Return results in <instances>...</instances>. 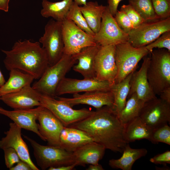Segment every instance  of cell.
<instances>
[{
	"label": "cell",
	"instance_id": "45",
	"mask_svg": "<svg viewBox=\"0 0 170 170\" xmlns=\"http://www.w3.org/2000/svg\"><path fill=\"white\" fill-rule=\"evenodd\" d=\"M87 170H104L101 165L98 164H90L86 169Z\"/></svg>",
	"mask_w": 170,
	"mask_h": 170
},
{
	"label": "cell",
	"instance_id": "42",
	"mask_svg": "<svg viewBox=\"0 0 170 170\" xmlns=\"http://www.w3.org/2000/svg\"><path fill=\"white\" fill-rule=\"evenodd\" d=\"M160 98L170 104V88L165 90L159 95Z\"/></svg>",
	"mask_w": 170,
	"mask_h": 170
},
{
	"label": "cell",
	"instance_id": "41",
	"mask_svg": "<svg viewBox=\"0 0 170 170\" xmlns=\"http://www.w3.org/2000/svg\"><path fill=\"white\" fill-rule=\"evenodd\" d=\"M10 170H32L31 166L26 162L20 160L15 166L9 169Z\"/></svg>",
	"mask_w": 170,
	"mask_h": 170
},
{
	"label": "cell",
	"instance_id": "15",
	"mask_svg": "<svg viewBox=\"0 0 170 170\" xmlns=\"http://www.w3.org/2000/svg\"><path fill=\"white\" fill-rule=\"evenodd\" d=\"M37 120L39 131L48 145L60 146V137L64 128L60 121L47 108L42 106Z\"/></svg>",
	"mask_w": 170,
	"mask_h": 170
},
{
	"label": "cell",
	"instance_id": "13",
	"mask_svg": "<svg viewBox=\"0 0 170 170\" xmlns=\"http://www.w3.org/2000/svg\"><path fill=\"white\" fill-rule=\"evenodd\" d=\"M115 50V45L101 46L95 60V77L112 84L115 83L117 73Z\"/></svg>",
	"mask_w": 170,
	"mask_h": 170
},
{
	"label": "cell",
	"instance_id": "26",
	"mask_svg": "<svg viewBox=\"0 0 170 170\" xmlns=\"http://www.w3.org/2000/svg\"><path fill=\"white\" fill-rule=\"evenodd\" d=\"M147 153V150L145 148H132L128 143L123 150L122 156L118 159L110 160L109 165L113 168L131 170L135 162L145 156Z\"/></svg>",
	"mask_w": 170,
	"mask_h": 170
},
{
	"label": "cell",
	"instance_id": "27",
	"mask_svg": "<svg viewBox=\"0 0 170 170\" xmlns=\"http://www.w3.org/2000/svg\"><path fill=\"white\" fill-rule=\"evenodd\" d=\"M9 71L8 80L0 87L2 96L18 91L27 85H31L35 79L31 75L17 69Z\"/></svg>",
	"mask_w": 170,
	"mask_h": 170
},
{
	"label": "cell",
	"instance_id": "37",
	"mask_svg": "<svg viewBox=\"0 0 170 170\" xmlns=\"http://www.w3.org/2000/svg\"><path fill=\"white\" fill-rule=\"evenodd\" d=\"M114 16L119 26L126 33L128 34L133 28L129 19L123 11L117 10Z\"/></svg>",
	"mask_w": 170,
	"mask_h": 170
},
{
	"label": "cell",
	"instance_id": "12",
	"mask_svg": "<svg viewBox=\"0 0 170 170\" xmlns=\"http://www.w3.org/2000/svg\"><path fill=\"white\" fill-rule=\"evenodd\" d=\"M139 116L152 129L170 122V104L156 98L145 102Z\"/></svg>",
	"mask_w": 170,
	"mask_h": 170
},
{
	"label": "cell",
	"instance_id": "22",
	"mask_svg": "<svg viewBox=\"0 0 170 170\" xmlns=\"http://www.w3.org/2000/svg\"><path fill=\"white\" fill-rule=\"evenodd\" d=\"M93 142V139L85 131L70 127H64L60 137V146L71 152Z\"/></svg>",
	"mask_w": 170,
	"mask_h": 170
},
{
	"label": "cell",
	"instance_id": "31",
	"mask_svg": "<svg viewBox=\"0 0 170 170\" xmlns=\"http://www.w3.org/2000/svg\"><path fill=\"white\" fill-rule=\"evenodd\" d=\"M131 5L145 21L160 19L156 14L151 0H128Z\"/></svg>",
	"mask_w": 170,
	"mask_h": 170
},
{
	"label": "cell",
	"instance_id": "10",
	"mask_svg": "<svg viewBox=\"0 0 170 170\" xmlns=\"http://www.w3.org/2000/svg\"><path fill=\"white\" fill-rule=\"evenodd\" d=\"M62 29L64 54L73 55L85 47L97 44L93 36L81 29L70 20L66 19L62 22Z\"/></svg>",
	"mask_w": 170,
	"mask_h": 170
},
{
	"label": "cell",
	"instance_id": "20",
	"mask_svg": "<svg viewBox=\"0 0 170 170\" xmlns=\"http://www.w3.org/2000/svg\"><path fill=\"white\" fill-rule=\"evenodd\" d=\"M56 97L72 107L76 105L86 104L93 106L96 109L105 106L111 107L114 101L113 94L110 90L87 92L82 94L76 93L73 94L72 98Z\"/></svg>",
	"mask_w": 170,
	"mask_h": 170
},
{
	"label": "cell",
	"instance_id": "21",
	"mask_svg": "<svg viewBox=\"0 0 170 170\" xmlns=\"http://www.w3.org/2000/svg\"><path fill=\"white\" fill-rule=\"evenodd\" d=\"M100 45L98 44L85 47L78 53L72 55L78 61L73 70L81 74L84 78L95 77V60Z\"/></svg>",
	"mask_w": 170,
	"mask_h": 170
},
{
	"label": "cell",
	"instance_id": "39",
	"mask_svg": "<svg viewBox=\"0 0 170 170\" xmlns=\"http://www.w3.org/2000/svg\"><path fill=\"white\" fill-rule=\"evenodd\" d=\"M150 162L156 164H162L166 166L167 164H170V151L167 150L165 152L158 154L150 158Z\"/></svg>",
	"mask_w": 170,
	"mask_h": 170
},
{
	"label": "cell",
	"instance_id": "32",
	"mask_svg": "<svg viewBox=\"0 0 170 170\" xmlns=\"http://www.w3.org/2000/svg\"><path fill=\"white\" fill-rule=\"evenodd\" d=\"M66 19L72 21L77 26L89 35L94 37L95 33L91 30L83 15L80 7L73 2L67 14Z\"/></svg>",
	"mask_w": 170,
	"mask_h": 170
},
{
	"label": "cell",
	"instance_id": "33",
	"mask_svg": "<svg viewBox=\"0 0 170 170\" xmlns=\"http://www.w3.org/2000/svg\"><path fill=\"white\" fill-rule=\"evenodd\" d=\"M154 144L159 142L170 145V127L167 123L153 129L150 141Z\"/></svg>",
	"mask_w": 170,
	"mask_h": 170
},
{
	"label": "cell",
	"instance_id": "7",
	"mask_svg": "<svg viewBox=\"0 0 170 170\" xmlns=\"http://www.w3.org/2000/svg\"><path fill=\"white\" fill-rule=\"evenodd\" d=\"M40 101L41 105L51 111L65 127L84 119L94 112L86 108L74 109L64 101L41 94Z\"/></svg>",
	"mask_w": 170,
	"mask_h": 170
},
{
	"label": "cell",
	"instance_id": "17",
	"mask_svg": "<svg viewBox=\"0 0 170 170\" xmlns=\"http://www.w3.org/2000/svg\"><path fill=\"white\" fill-rule=\"evenodd\" d=\"M41 94L29 85L18 91L2 95L0 100L14 109H31L41 105Z\"/></svg>",
	"mask_w": 170,
	"mask_h": 170
},
{
	"label": "cell",
	"instance_id": "47",
	"mask_svg": "<svg viewBox=\"0 0 170 170\" xmlns=\"http://www.w3.org/2000/svg\"><path fill=\"white\" fill-rule=\"evenodd\" d=\"M5 82L4 77L0 70V87L2 86Z\"/></svg>",
	"mask_w": 170,
	"mask_h": 170
},
{
	"label": "cell",
	"instance_id": "29",
	"mask_svg": "<svg viewBox=\"0 0 170 170\" xmlns=\"http://www.w3.org/2000/svg\"><path fill=\"white\" fill-rule=\"evenodd\" d=\"M133 72L121 82L114 83L111 86L110 91L112 93L114 98L113 104L111 108L117 115L123 109L126 104L130 90V81Z\"/></svg>",
	"mask_w": 170,
	"mask_h": 170
},
{
	"label": "cell",
	"instance_id": "44",
	"mask_svg": "<svg viewBox=\"0 0 170 170\" xmlns=\"http://www.w3.org/2000/svg\"><path fill=\"white\" fill-rule=\"evenodd\" d=\"M9 0H0V10L7 12L9 8Z\"/></svg>",
	"mask_w": 170,
	"mask_h": 170
},
{
	"label": "cell",
	"instance_id": "35",
	"mask_svg": "<svg viewBox=\"0 0 170 170\" xmlns=\"http://www.w3.org/2000/svg\"><path fill=\"white\" fill-rule=\"evenodd\" d=\"M154 11L160 19L170 17V0H151Z\"/></svg>",
	"mask_w": 170,
	"mask_h": 170
},
{
	"label": "cell",
	"instance_id": "9",
	"mask_svg": "<svg viewBox=\"0 0 170 170\" xmlns=\"http://www.w3.org/2000/svg\"><path fill=\"white\" fill-rule=\"evenodd\" d=\"M168 31H170V17L145 22L129 32L128 42L135 48L145 46Z\"/></svg>",
	"mask_w": 170,
	"mask_h": 170
},
{
	"label": "cell",
	"instance_id": "2",
	"mask_svg": "<svg viewBox=\"0 0 170 170\" xmlns=\"http://www.w3.org/2000/svg\"><path fill=\"white\" fill-rule=\"evenodd\" d=\"M2 51L6 55L5 66L9 71L17 69L39 79L49 66L46 53L39 42L19 40L10 50Z\"/></svg>",
	"mask_w": 170,
	"mask_h": 170
},
{
	"label": "cell",
	"instance_id": "24",
	"mask_svg": "<svg viewBox=\"0 0 170 170\" xmlns=\"http://www.w3.org/2000/svg\"><path fill=\"white\" fill-rule=\"evenodd\" d=\"M73 2L72 0H62L57 2L42 0L41 14L44 17H52L55 20L62 22L66 19Z\"/></svg>",
	"mask_w": 170,
	"mask_h": 170
},
{
	"label": "cell",
	"instance_id": "48",
	"mask_svg": "<svg viewBox=\"0 0 170 170\" xmlns=\"http://www.w3.org/2000/svg\"><path fill=\"white\" fill-rule=\"evenodd\" d=\"M1 96H2V95H1V94L0 93V98H1Z\"/></svg>",
	"mask_w": 170,
	"mask_h": 170
},
{
	"label": "cell",
	"instance_id": "34",
	"mask_svg": "<svg viewBox=\"0 0 170 170\" xmlns=\"http://www.w3.org/2000/svg\"><path fill=\"white\" fill-rule=\"evenodd\" d=\"M145 47L150 53L154 48H164L170 52V31L163 33L154 41L146 46Z\"/></svg>",
	"mask_w": 170,
	"mask_h": 170
},
{
	"label": "cell",
	"instance_id": "36",
	"mask_svg": "<svg viewBox=\"0 0 170 170\" xmlns=\"http://www.w3.org/2000/svg\"><path fill=\"white\" fill-rule=\"evenodd\" d=\"M120 10L123 11L128 17L133 28H137L145 22L133 8L129 4L123 5L121 6Z\"/></svg>",
	"mask_w": 170,
	"mask_h": 170
},
{
	"label": "cell",
	"instance_id": "16",
	"mask_svg": "<svg viewBox=\"0 0 170 170\" xmlns=\"http://www.w3.org/2000/svg\"><path fill=\"white\" fill-rule=\"evenodd\" d=\"M21 129L15 123H10L9 130L4 133L5 136L0 140V149L13 148L20 160L27 163L32 170H39L31 160L28 146L22 138Z\"/></svg>",
	"mask_w": 170,
	"mask_h": 170
},
{
	"label": "cell",
	"instance_id": "38",
	"mask_svg": "<svg viewBox=\"0 0 170 170\" xmlns=\"http://www.w3.org/2000/svg\"><path fill=\"white\" fill-rule=\"evenodd\" d=\"M5 164L9 169L17 164L21 160L18 155L12 148H8L3 149Z\"/></svg>",
	"mask_w": 170,
	"mask_h": 170
},
{
	"label": "cell",
	"instance_id": "46",
	"mask_svg": "<svg viewBox=\"0 0 170 170\" xmlns=\"http://www.w3.org/2000/svg\"><path fill=\"white\" fill-rule=\"evenodd\" d=\"M79 6H82L85 4L87 3V0H72Z\"/></svg>",
	"mask_w": 170,
	"mask_h": 170
},
{
	"label": "cell",
	"instance_id": "3",
	"mask_svg": "<svg viewBox=\"0 0 170 170\" xmlns=\"http://www.w3.org/2000/svg\"><path fill=\"white\" fill-rule=\"evenodd\" d=\"M150 53L147 78L154 93L159 95L170 88V52L162 48L153 50Z\"/></svg>",
	"mask_w": 170,
	"mask_h": 170
},
{
	"label": "cell",
	"instance_id": "1",
	"mask_svg": "<svg viewBox=\"0 0 170 170\" xmlns=\"http://www.w3.org/2000/svg\"><path fill=\"white\" fill-rule=\"evenodd\" d=\"M125 126L111 108L105 106L69 127L85 131L106 149L122 153L128 143L124 137Z\"/></svg>",
	"mask_w": 170,
	"mask_h": 170
},
{
	"label": "cell",
	"instance_id": "25",
	"mask_svg": "<svg viewBox=\"0 0 170 170\" xmlns=\"http://www.w3.org/2000/svg\"><path fill=\"white\" fill-rule=\"evenodd\" d=\"M153 129L139 116L125 124V139L128 143L143 139L150 141Z\"/></svg>",
	"mask_w": 170,
	"mask_h": 170
},
{
	"label": "cell",
	"instance_id": "11",
	"mask_svg": "<svg viewBox=\"0 0 170 170\" xmlns=\"http://www.w3.org/2000/svg\"><path fill=\"white\" fill-rule=\"evenodd\" d=\"M100 46L116 45L127 42L128 37L119 26L107 7L102 16L100 28L93 37Z\"/></svg>",
	"mask_w": 170,
	"mask_h": 170
},
{
	"label": "cell",
	"instance_id": "40",
	"mask_svg": "<svg viewBox=\"0 0 170 170\" xmlns=\"http://www.w3.org/2000/svg\"><path fill=\"white\" fill-rule=\"evenodd\" d=\"M122 0H108L107 7L111 15L114 16L117 11V8Z\"/></svg>",
	"mask_w": 170,
	"mask_h": 170
},
{
	"label": "cell",
	"instance_id": "19",
	"mask_svg": "<svg viewBox=\"0 0 170 170\" xmlns=\"http://www.w3.org/2000/svg\"><path fill=\"white\" fill-rule=\"evenodd\" d=\"M150 60V56H145L139 70L133 73L130 82L128 98L133 93L136 94L144 102L157 97L147 78V72Z\"/></svg>",
	"mask_w": 170,
	"mask_h": 170
},
{
	"label": "cell",
	"instance_id": "23",
	"mask_svg": "<svg viewBox=\"0 0 170 170\" xmlns=\"http://www.w3.org/2000/svg\"><path fill=\"white\" fill-rule=\"evenodd\" d=\"M105 149L103 145L94 142L86 144L72 152L75 163L82 166L98 164Z\"/></svg>",
	"mask_w": 170,
	"mask_h": 170
},
{
	"label": "cell",
	"instance_id": "6",
	"mask_svg": "<svg viewBox=\"0 0 170 170\" xmlns=\"http://www.w3.org/2000/svg\"><path fill=\"white\" fill-rule=\"evenodd\" d=\"M149 53L145 46L135 48L128 42L115 45L117 73L114 83L121 82L135 71L140 60Z\"/></svg>",
	"mask_w": 170,
	"mask_h": 170
},
{
	"label": "cell",
	"instance_id": "14",
	"mask_svg": "<svg viewBox=\"0 0 170 170\" xmlns=\"http://www.w3.org/2000/svg\"><path fill=\"white\" fill-rule=\"evenodd\" d=\"M112 84L100 81L96 77L78 79L65 77L57 89L56 97L65 94H74L81 92L110 90Z\"/></svg>",
	"mask_w": 170,
	"mask_h": 170
},
{
	"label": "cell",
	"instance_id": "4",
	"mask_svg": "<svg viewBox=\"0 0 170 170\" xmlns=\"http://www.w3.org/2000/svg\"><path fill=\"white\" fill-rule=\"evenodd\" d=\"M77 62L72 55L64 53L56 63L47 68L39 80L32 87L41 94L56 97L58 86Z\"/></svg>",
	"mask_w": 170,
	"mask_h": 170
},
{
	"label": "cell",
	"instance_id": "5",
	"mask_svg": "<svg viewBox=\"0 0 170 170\" xmlns=\"http://www.w3.org/2000/svg\"><path fill=\"white\" fill-rule=\"evenodd\" d=\"M24 136L33 148L37 164L42 170L76 164L72 152L60 146L41 145L28 136Z\"/></svg>",
	"mask_w": 170,
	"mask_h": 170
},
{
	"label": "cell",
	"instance_id": "30",
	"mask_svg": "<svg viewBox=\"0 0 170 170\" xmlns=\"http://www.w3.org/2000/svg\"><path fill=\"white\" fill-rule=\"evenodd\" d=\"M128 99L124 108L117 115L121 121L125 125L139 116L145 103L135 93Z\"/></svg>",
	"mask_w": 170,
	"mask_h": 170
},
{
	"label": "cell",
	"instance_id": "43",
	"mask_svg": "<svg viewBox=\"0 0 170 170\" xmlns=\"http://www.w3.org/2000/svg\"><path fill=\"white\" fill-rule=\"evenodd\" d=\"M77 166L76 164L70 165L62 166L57 167H51L48 168L49 170H71Z\"/></svg>",
	"mask_w": 170,
	"mask_h": 170
},
{
	"label": "cell",
	"instance_id": "28",
	"mask_svg": "<svg viewBox=\"0 0 170 170\" xmlns=\"http://www.w3.org/2000/svg\"><path fill=\"white\" fill-rule=\"evenodd\" d=\"M80 7L89 27L96 33L100 28L102 16L107 6L99 5L97 2L89 1Z\"/></svg>",
	"mask_w": 170,
	"mask_h": 170
},
{
	"label": "cell",
	"instance_id": "8",
	"mask_svg": "<svg viewBox=\"0 0 170 170\" xmlns=\"http://www.w3.org/2000/svg\"><path fill=\"white\" fill-rule=\"evenodd\" d=\"M62 22L51 20L45 25L44 33L39 39L46 53L49 66L56 63L64 53Z\"/></svg>",
	"mask_w": 170,
	"mask_h": 170
},
{
	"label": "cell",
	"instance_id": "18",
	"mask_svg": "<svg viewBox=\"0 0 170 170\" xmlns=\"http://www.w3.org/2000/svg\"><path fill=\"white\" fill-rule=\"evenodd\" d=\"M42 108V106L41 105L36 108L8 110L0 107V114L9 118L21 128L35 133L42 140L46 141L40 133L38 124L36 122Z\"/></svg>",
	"mask_w": 170,
	"mask_h": 170
}]
</instances>
